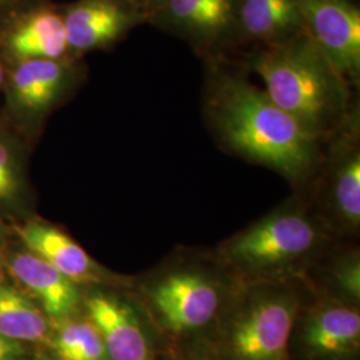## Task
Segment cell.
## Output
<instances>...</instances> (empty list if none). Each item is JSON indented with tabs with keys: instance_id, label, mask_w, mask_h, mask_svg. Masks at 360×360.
Instances as JSON below:
<instances>
[{
	"instance_id": "cell-16",
	"label": "cell",
	"mask_w": 360,
	"mask_h": 360,
	"mask_svg": "<svg viewBox=\"0 0 360 360\" xmlns=\"http://www.w3.org/2000/svg\"><path fill=\"white\" fill-rule=\"evenodd\" d=\"M26 139L0 117V218H22L28 207Z\"/></svg>"
},
{
	"instance_id": "cell-25",
	"label": "cell",
	"mask_w": 360,
	"mask_h": 360,
	"mask_svg": "<svg viewBox=\"0 0 360 360\" xmlns=\"http://www.w3.org/2000/svg\"><path fill=\"white\" fill-rule=\"evenodd\" d=\"M4 79H6V65L0 59V94L3 91V86H4Z\"/></svg>"
},
{
	"instance_id": "cell-20",
	"label": "cell",
	"mask_w": 360,
	"mask_h": 360,
	"mask_svg": "<svg viewBox=\"0 0 360 360\" xmlns=\"http://www.w3.org/2000/svg\"><path fill=\"white\" fill-rule=\"evenodd\" d=\"M47 345L58 360H110L102 335L82 312L53 323Z\"/></svg>"
},
{
	"instance_id": "cell-12",
	"label": "cell",
	"mask_w": 360,
	"mask_h": 360,
	"mask_svg": "<svg viewBox=\"0 0 360 360\" xmlns=\"http://www.w3.org/2000/svg\"><path fill=\"white\" fill-rule=\"evenodd\" d=\"M0 263L7 276L38 303L52 324L83 311V287L23 245H7L0 252Z\"/></svg>"
},
{
	"instance_id": "cell-27",
	"label": "cell",
	"mask_w": 360,
	"mask_h": 360,
	"mask_svg": "<svg viewBox=\"0 0 360 360\" xmlns=\"http://www.w3.org/2000/svg\"><path fill=\"white\" fill-rule=\"evenodd\" d=\"M38 360H58L55 359L53 356H40Z\"/></svg>"
},
{
	"instance_id": "cell-13",
	"label": "cell",
	"mask_w": 360,
	"mask_h": 360,
	"mask_svg": "<svg viewBox=\"0 0 360 360\" xmlns=\"http://www.w3.org/2000/svg\"><path fill=\"white\" fill-rule=\"evenodd\" d=\"M295 323L302 327L300 340L311 356L342 359L359 348V307L315 292Z\"/></svg>"
},
{
	"instance_id": "cell-7",
	"label": "cell",
	"mask_w": 360,
	"mask_h": 360,
	"mask_svg": "<svg viewBox=\"0 0 360 360\" xmlns=\"http://www.w3.org/2000/svg\"><path fill=\"white\" fill-rule=\"evenodd\" d=\"M349 122L342 131L331 159L311 206L334 232L335 236L358 235L360 230V150L358 126Z\"/></svg>"
},
{
	"instance_id": "cell-4",
	"label": "cell",
	"mask_w": 360,
	"mask_h": 360,
	"mask_svg": "<svg viewBox=\"0 0 360 360\" xmlns=\"http://www.w3.org/2000/svg\"><path fill=\"white\" fill-rule=\"evenodd\" d=\"M240 283L215 252H183L134 278L129 292L163 330L186 335L219 323Z\"/></svg>"
},
{
	"instance_id": "cell-24",
	"label": "cell",
	"mask_w": 360,
	"mask_h": 360,
	"mask_svg": "<svg viewBox=\"0 0 360 360\" xmlns=\"http://www.w3.org/2000/svg\"><path fill=\"white\" fill-rule=\"evenodd\" d=\"M11 235V227L4 221V219L0 218V252L8 245V239Z\"/></svg>"
},
{
	"instance_id": "cell-21",
	"label": "cell",
	"mask_w": 360,
	"mask_h": 360,
	"mask_svg": "<svg viewBox=\"0 0 360 360\" xmlns=\"http://www.w3.org/2000/svg\"><path fill=\"white\" fill-rule=\"evenodd\" d=\"M47 0H0V28L19 13Z\"/></svg>"
},
{
	"instance_id": "cell-15",
	"label": "cell",
	"mask_w": 360,
	"mask_h": 360,
	"mask_svg": "<svg viewBox=\"0 0 360 360\" xmlns=\"http://www.w3.org/2000/svg\"><path fill=\"white\" fill-rule=\"evenodd\" d=\"M240 0H165L153 19L202 46H215L238 31Z\"/></svg>"
},
{
	"instance_id": "cell-6",
	"label": "cell",
	"mask_w": 360,
	"mask_h": 360,
	"mask_svg": "<svg viewBox=\"0 0 360 360\" xmlns=\"http://www.w3.org/2000/svg\"><path fill=\"white\" fill-rule=\"evenodd\" d=\"M83 74L75 56L7 67L1 117L25 138H31L77 89Z\"/></svg>"
},
{
	"instance_id": "cell-11",
	"label": "cell",
	"mask_w": 360,
	"mask_h": 360,
	"mask_svg": "<svg viewBox=\"0 0 360 360\" xmlns=\"http://www.w3.org/2000/svg\"><path fill=\"white\" fill-rule=\"evenodd\" d=\"M70 56L62 10L49 0L19 13L0 28V59L6 68Z\"/></svg>"
},
{
	"instance_id": "cell-23",
	"label": "cell",
	"mask_w": 360,
	"mask_h": 360,
	"mask_svg": "<svg viewBox=\"0 0 360 360\" xmlns=\"http://www.w3.org/2000/svg\"><path fill=\"white\" fill-rule=\"evenodd\" d=\"M129 4L143 15L153 13L165 0H127Z\"/></svg>"
},
{
	"instance_id": "cell-1",
	"label": "cell",
	"mask_w": 360,
	"mask_h": 360,
	"mask_svg": "<svg viewBox=\"0 0 360 360\" xmlns=\"http://www.w3.org/2000/svg\"><path fill=\"white\" fill-rule=\"evenodd\" d=\"M207 115L230 151L276 171L295 188H306L321 172L323 141L243 77L212 80Z\"/></svg>"
},
{
	"instance_id": "cell-17",
	"label": "cell",
	"mask_w": 360,
	"mask_h": 360,
	"mask_svg": "<svg viewBox=\"0 0 360 360\" xmlns=\"http://www.w3.org/2000/svg\"><path fill=\"white\" fill-rule=\"evenodd\" d=\"M238 30L267 44L292 38L303 31L297 0H240Z\"/></svg>"
},
{
	"instance_id": "cell-9",
	"label": "cell",
	"mask_w": 360,
	"mask_h": 360,
	"mask_svg": "<svg viewBox=\"0 0 360 360\" xmlns=\"http://www.w3.org/2000/svg\"><path fill=\"white\" fill-rule=\"evenodd\" d=\"M122 291L127 290L84 287L83 311L102 335L110 360H154L141 309Z\"/></svg>"
},
{
	"instance_id": "cell-3",
	"label": "cell",
	"mask_w": 360,
	"mask_h": 360,
	"mask_svg": "<svg viewBox=\"0 0 360 360\" xmlns=\"http://www.w3.org/2000/svg\"><path fill=\"white\" fill-rule=\"evenodd\" d=\"M252 67L263 79L271 101L315 138H331L346 123V79L304 31L267 44Z\"/></svg>"
},
{
	"instance_id": "cell-2",
	"label": "cell",
	"mask_w": 360,
	"mask_h": 360,
	"mask_svg": "<svg viewBox=\"0 0 360 360\" xmlns=\"http://www.w3.org/2000/svg\"><path fill=\"white\" fill-rule=\"evenodd\" d=\"M334 232L303 198L294 196L215 250L242 283L307 278L334 247Z\"/></svg>"
},
{
	"instance_id": "cell-18",
	"label": "cell",
	"mask_w": 360,
	"mask_h": 360,
	"mask_svg": "<svg viewBox=\"0 0 360 360\" xmlns=\"http://www.w3.org/2000/svg\"><path fill=\"white\" fill-rule=\"evenodd\" d=\"M52 323L38 303L16 284L0 285V336L19 345L47 343Z\"/></svg>"
},
{
	"instance_id": "cell-10",
	"label": "cell",
	"mask_w": 360,
	"mask_h": 360,
	"mask_svg": "<svg viewBox=\"0 0 360 360\" xmlns=\"http://www.w3.org/2000/svg\"><path fill=\"white\" fill-rule=\"evenodd\" d=\"M303 31L347 79L360 71V11L349 0H297Z\"/></svg>"
},
{
	"instance_id": "cell-26",
	"label": "cell",
	"mask_w": 360,
	"mask_h": 360,
	"mask_svg": "<svg viewBox=\"0 0 360 360\" xmlns=\"http://www.w3.org/2000/svg\"><path fill=\"white\" fill-rule=\"evenodd\" d=\"M7 278H8V276H7L6 271H4V269H3V266H1V263H0V285L7 282Z\"/></svg>"
},
{
	"instance_id": "cell-8",
	"label": "cell",
	"mask_w": 360,
	"mask_h": 360,
	"mask_svg": "<svg viewBox=\"0 0 360 360\" xmlns=\"http://www.w3.org/2000/svg\"><path fill=\"white\" fill-rule=\"evenodd\" d=\"M11 233L20 245L49 262L80 287H110L129 291L134 278L123 276L99 264L84 248L60 229L43 220L28 219L13 224Z\"/></svg>"
},
{
	"instance_id": "cell-14",
	"label": "cell",
	"mask_w": 360,
	"mask_h": 360,
	"mask_svg": "<svg viewBox=\"0 0 360 360\" xmlns=\"http://www.w3.org/2000/svg\"><path fill=\"white\" fill-rule=\"evenodd\" d=\"M62 15L70 52L75 58L110 47L144 18L127 0H77Z\"/></svg>"
},
{
	"instance_id": "cell-28",
	"label": "cell",
	"mask_w": 360,
	"mask_h": 360,
	"mask_svg": "<svg viewBox=\"0 0 360 360\" xmlns=\"http://www.w3.org/2000/svg\"><path fill=\"white\" fill-rule=\"evenodd\" d=\"M188 360H208V359H206V358H193V359H188Z\"/></svg>"
},
{
	"instance_id": "cell-19",
	"label": "cell",
	"mask_w": 360,
	"mask_h": 360,
	"mask_svg": "<svg viewBox=\"0 0 360 360\" xmlns=\"http://www.w3.org/2000/svg\"><path fill=\"white\" fill-rule=\"evenodd\" d=\"M309 283L319 295L359 307L360 254L358 248L334 252V247L311 269Z\"/></svg>"
},
{
	"instance_id": "cell-22",
	"label": "cell",
	"mask_w": 360,
	"mask_h": 360,
	"mask_svg": "<svg viewBox=\"0 0 360 360\" xmlns=\"http://www.w3.org/2000/svg\"><path fill=\"white\" fill-rule=\"evenodd\" d=\"M25 356L23 345L7 340L0 336V360H22Z\"/></svg>"
},
{
	"instance_id": "cell-5",
	"label": "cell",
	"mask_w": 360,
	"mask_h": 360,
	"mask_svg": "<svg viewBox=\"0 0 360 360\" xmlns=\"http://www.w3.org/2000/svg\"><path fill=\"white\" fill-rule=\"evenodd\" d=\"M315 295L307 278L240 283L219 322L232 360H288L296 318Z\"/></svg>"
}]
</instances>
